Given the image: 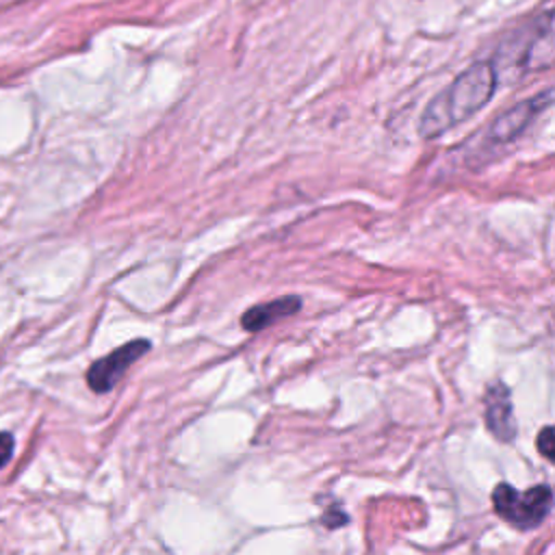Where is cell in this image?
Returning <instances> with one entry per match:
<instances>
[{
  "label": "cell",
  "instance_id": "1",
  "mask_svg": "<svg viewBox=\"0 0 555 555\" xmlns=\"http://www.w3.org/2000/svg\"><path fill=\"white\" fill-rule=\"evenodd\" d=\"M499 72L492 61H477L457 74L425 106L418 119L423 139H438L447 130L460 126L479 113L496 91Z\"/></svg>",
  "mask_w": 555,
  "mask_h": 555
},
{
  "label": "cell",
  "instance_id": "2",
  "mask_svg": "<svg viewBox=\"0 0 555 555\" xmlns=\"http://www.w3.org/2000/svg\"><path fill=\"white\" fill-rule=\"evenodd\" d=\"M492 505L499 518L520 531H529L542 525V520L548 516L553 507V492L546 483H538L525 492H518L514 486L501 481L492 490Z\"/></svg>",
  "mask_w": 555,
  "mask_h": 555
},
{
  "label": "cell",
  "instance_id": "3",
  "mask_svg": "<svg viewBox=\"0 0 555 555\" xmlns=\"http://www.w3.org/2000/svg\"><path fill=\"white\" fill-rule=\"evenodd\" d=\"M551 104H553V89H544V91L514 104L512 108L501 113L488 126V130L483 132V145L486 147H503V145L516 141L533 124V119H538Z\"/></svg>",
  "mask_w": 555,
  "mask_h": 555
},
{
  "label": "cell",
  "instance_id": "4",
  "mask_svg": "<svg viewBox=\"0 0 555 555\" xmlns=\"http://www.w3.org/2000/svg\"><path fill=\"white\" fill-rule=\"evenodd\" d=\"M152 343L145 338H134L130 343H124L121 347L113 349L111 353L102 356L87 369V384L93 392H108L115 388V384L124 377V373L150 351Z\"/></svg>",
  "mask_w": 555,
  "mask_h": 555
},
{
  "label": "cell",
  "instance_id": "5",
  "mask_svg": "<svg viewBox=\"0 0 555 555\" xmlns=\"http://www.w3.org/2000/svg\"><path fill=\"white\" fill-rule=\"evenodd\" d=\"M483 421L488 431L499 442H512L516 438V418L509 388L503 382H492L483 395Z\"/></svg>",
  "mask_w": 555,
  "mask_h": 555
},
{
  "label": "cell",
  "instance_id": "6",
  "mask_svg": "<svg viewBox=\"0 0 555 555\" xmlns=\"http://www.w3.org/2000/svg\"><path fill=\"white\" fill-rule=\"evenodd\" d=\"M553 63V17L546 9L544 15L538 17L535 30L525 39V48L518 54V65L529 72H540L551 67Z\"/></svg>",
  "mask_w": 555,
  "mask_h": 555
},
{
  "label": "cell",
  "instance_id": "7",
  "mask_svg": "<svg viewBox=\"0 0 555 555\" xmlns=\"http://www.w3.org/2000/svg\"><path fill=\"white\" fill-rule=\"evenodd\" d=\"M301 310V297L284 295L264 304H256L241 314V327L247 332H260L286 317H293Z\"/></svg>",
  "mask_w": 555,
  "mask_h": 555
},
{
  "label": "cell",
  "instance_id": "8",
  "mask_svg": "<svg viewBox=\"0 0 555 555\" xmlns=\"http://www.w3.org/2000/svg\"><path fill=\"white\" fill-rule=\"evenodd\" d=\"M538 451L546 457V460H555V438H553V425H544L542 431L535 438Z\"/></svg>",
  "mask_w": 555,
  "mask_h": 555
},
{
  "label": "cell",
  "instance_id": "9",
  "mask_svg": "<svg viewBox=\"0 0 555 555\" xmlns=\"http://www.w3.org/2000/svg\"><path fill=\"white\" fill-rule=\"evenodd\" d=\"M321 522H323L325 527H330V529H336V527L349 522V516L343 514L340 509H327V512L321 516Z\"/></svg>",
  "mask_w": 555,
  "mask_h": 555
},
{
  "label": "cell",
  "instance_id": "10",
  "mask_svg": "<svg viewBox=\"0 0 555 555\" xmlns=\"http://www.w3.org/2000/svg\"><path fill=\"white\" fill-rule=\"evenodd\" d=\"M13 455V436L7 431H0V468L9 464Z\"/></svg>",
  "mask_w": 555,
  "mask_h": 555
}]
</instances>
